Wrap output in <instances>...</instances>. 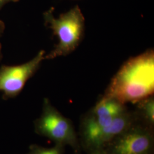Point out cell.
<instances>
[{"instance_id": "obj_1", "label": "cell", "mask_w": 154, "mask_h": 154, "mask_svg": "<svg viewBox=\"0 0 154 154\" xmlns=\"http://www.w3.org/2000/svg\"><path fill=\"white\" fill-rule=\"evenodd\" d=\"M154 90V54L150 50L130 59L112 79L105 97L124 105L149 98Z\"/></svg>"}, {"instance_id": "obj_2", "label": "cell", "mask_w": 154, "mask_h": 154, "mask_svg": "<svg viewBox=\"0 0 154 154\" xmlns=\"http://www.w3.org/2000/svg\"><path fill=\"white\" fill-rule=\"evenodd\" d=\"M44 18L46 25L58 39V44L45 59L67 55L76 49L82 38L85 26V18L78 6L58 18L54 16L51 8L45 13Z\"/></svg>"}, {"instance_id": "obj_3", "label": "cell", "mask_w": 154, "mask_h": 154, "mask_svg": "<svg viewBox=\"0 0 154 154\" xmlns=\"http://www.w3.org/2000/svg\"><path fill=\"white\" fill-rule=\"evenodd\" d=\"M35 131L41 136L49 138L61 146H74L77 139L70 121L45 99L41 116L34 121Z\"/></svg>"}, {"instance_id": "obj_4", "label": "cell", "mask_w": 154, "mask_h": 154, "mask_svg": "<svg viewBox=\"0 0 154 154\" xmlns=\"http://www.w3.org/2000/svg\"><path fill=\"white\" fill-rule=\"evenodd\" d=\"M45 57L44 51L42 50L25 63L17 66H2L0 68V92L2 93L4 99L13 98L21 93Z\"/></svg>"}, {"instance_id": "obj_5", "label": "cell", "mask_w": 154, "mask_h": 154, "mask_svg": "<svg viewBox=\"0 0 154 154\" xmlns=\"http://www.w3.org/2000/svg\"><path fill=\"white\" fill-rule=\"evenodd\" d=\"M124 106L115 99L104 97L96 105L93 113L84 123L86 140L93 145L100 131L109 126L116 116L123 112Z\"/></svg>"}, {"instance_id": "obj_6", "label": "cell", "mask_w": 154, "mask_h": 154, "mask_svg": "<svg viewBox=\"0 0 154 154\" xmlns=\"http://www.w3.org/2000/svg\"><path fill=\"white\" fill-rule=\"evenodd\" d=\"M152 139L147 132L139 129L128 130L116 138L112 154H149Z\"/></svg>"}, {"instance_id": "obj_7", "label": "cell", "mask_w": 154, "mask_h": 154, "mask_svg": "<svg viewBox=\"0 0 154 154\" xmlns=\"http://www.w3.org/2000/svg\"><path fill=\"white\" fill-rule=\"evenodd\" d=\"M130 122V117L124 111L116 116L109 126L100 131L93 146L100 147L116 138L128 128Z\"/></svg>"}, {"instance_id": "obj_8", "label": "cell", "mask_w": 154, "mask_h": 154, "mask_svg": "<svg viewBox=\"0 0 154 154\" xmlns=\"http://www.w3.org/2000/svg\"><path fill=\"white\" fill-rule=\"evenodd\" d=\"M62 146L56 144L51 148H45L36 144H32L30 146L29 152L24 154H62Z\"/></svg>"}, {"instance_id": "obj_9", "label": "cell", "mask_w": 154, "mask_h": 154, "mask_svg": "<svg viewBox=\"0 0 154 154\" xmlns=\"http://www.w3.org/2000/svg\"><path fill=\"white\" fill-rule=\"evenodd\" d=\"M142 103L143 112L146 118L151 123L154 122V102L153 99H145Z\"/></svg>"}, {"instance_id": "obj_10", "label": "cell", "mask_w": 154, "mask_h": 154, "mask_svg": "<svg viewBox=\"0 0 154 154\" xmlns=\"http://www.w3.org/2000/svg\"><path fill=\"white\" fill-rule=\"evenodd\" d=\"M19 0H0V9L2 7L6 5L9 2H16Z\"/></svg>"}, {"instance_id": "obj_11", "label": "cell", "mask_w": 154, "mask_h": 154, "mask_svg": "<svg viewBox=\"0 0 154 154\" xmlns=\"http://www.w3.org/2000/svg\"><path fill=\"white\" fill-rule=\"evenodd\" d=\"M3 26H4L3 24L2 23V22L0 21V35L3 31ZM0 49H1V47H0Z\"/></svg>"}]
</instances>
